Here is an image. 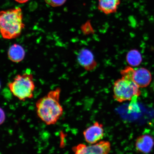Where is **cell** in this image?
Returning a JSON list of instances; mask_svg holds the SVG:
<instances>
[{
    "label": "cell",
    "instance_id": "16",
    "mask_svg": "<svg viewBox=\"0 0 154 154\" xmlns=\"http://www.w3.org/2000/svg\"><path fill=\"white\" fill-rule=\"evenodd\" d=\"M1 82H0V90H1Z\"/></svg>",
    "mask_w": 154,
    "mask_h": 154
},
{
    "label": "cell",
    "instance_id": "3",
    "mask_svg": "<svg viewBox=\"0 0 154 154\" xmlns=\"http://www.w3.org/2000/svg\"><path fill=\"white\" fill-rule=\"evenodd\" d=\"M8 86L11 93L21 101L34 97L35 86L33 75L30 72L17 75L13 81L9 83Z\"/></svg>",
    "mask_w": 154,
    "mask_h": 154
},
{
    "label": "cell",
    "instance_id": "2",
    "mask_svg": "<svg viewBox=\"0 0 154 154\" xmlns=\"http://www.w3.org/2000/svg\"><path fill=\"white\" fill-rule=\"evenodd\" d=\"M25 24L22 9L19 7L0 11V34L6 39L19 37Z\"/></svg>",
    "mask_w": 154,
    "mask_h": 154
},
{
    "label": "cell",
    "instance_id": "15",
    "mask_svg": "<svg viewBox=\"0 0 154 154\" xmlns=\"http://www.w3.org/2000/svg\"><path fill=\"white\" fill-rule=\"evenodd\" d=\"M17 3L20 4H23L27 2L29 0H14Z\"/></svg>",
    "mask_w": 154,
    "mask_h": 154
},
{
    "label": "cell",
    "instance_id": "1",
    "mask_svg": "<svg viewBox=\"0 0 154 154\" xmlns=\"http://www.w3.org/2000/svg\"><path fill=\"white\" fill-rule=\"evenodd\" d=\"M61 92V88H57L36 102L38 116L47 125L56 124L63 114V107L60 103Z\"/></svg>",
    "mask_w": 154,
    "mask_h": 154
},
{
    "label": "cell",
    "instance_id": "9",
    "mask_svg": "<svg viewBox=\"0 0 154 154\" xmlns=\"http://www.w3.org/2000/svg\"><path fill=\"white\" fill-rule=\"evenodd\" d=\"M98 9L106 15L117 12L121 0H98Z\"/></svg>",
    "mask_w": 154,
    "mask_h": 154
},
{
    "label": "cell",
    "instance_id": "6",
    "mask_svg": "<svg viewBox=\"0 0 154 154\" xmlns=\"http://www.w3.org/2000/svg\"><path fill=\"white\" fill-rule=\"evenodd\" d=\"M103 125L98 121L85 130L83 134L85 141L88 144H94L100 141L104 136Z\"/></svg>",
    "mask_w": 154,
    "mask_h": 154
},
{
    "label": "cell",
    "instance_id": "7",
    "mask_svg": "<svg viewBox=\"0 0 154 154\" xmlns=\"http://www.w3.org/2000/svg\"><path fill=\"white\" fill-rule=\"evenodd\" d=\"M152 75L147 69L141 67L135 70L133 81L140 88L146 87L151 83Z\"/></svg>",
    "mask_w": 154,
    "mask_h": 154
},
{
    "label": "cell",
    "instance_id": "8",
    "mask_svg": "<svg viewBox=\"0 0 154 154\" xmlns=\"http://www.w3.org/2000/svg\"><path fill=\"white\" fill-rule=\"evenodd\" d=\"M154 140L152 137L149 134H143L137 138L135 142L136 149L138 152L149 153L152 149Z\"/></svg>",
    "mask_w": 154,
    "mask_h": 154
},
{
    "label": "cell",
    "instance_id": "14",
    "mask_svg": "<svg viewBox=\"0 0 154 154\" xmlns=\"http://www.w3.org/2000/svg\"><path fill=\"white\" fill-rule=\"evenodd\" d=\"M6 116L3 109L0 107V125L5 122V120Z\"/></svg>",
    "mask_w": 154,
    "mask_h": 154
},
{
    "label": "cell",
    "instance_id": "4",
    "mask_svg": "<svg viewBox=\"0 0 154 154\" xmlns=\"http://www.w3.org/2000/svg\"><path fill=\"white\" fill-rule=\"evenodd\" d=\"M139 88L133 81L122 77L115 81L113 84V97L120 103L130 101L134 96L140 95L141 92Z\"/></svg>",
    "mask_w": 154,
    "mask_h": 154
},
{
    "label": "cell",
    "instance_id": "12",
    "mask_svg": "<svg viewBox=\"0 0 154 154\" xmlns=\"http://www.w3.org/2000/svg\"><path fill=\"white\" fill-rule=\"evenodd\" d=\"M126 60L128 64L131 66H139L141 63L142 60L141 54L137 50H131L127 54Z\"/></svg>",
    "mask_w": 154,
    "mask_h": 154
},
{
    "label": "cell",
    "instance_id": "5",
    "mask_svg": "<svg viewBox=\"0 0 154 154\" xmlns=\"http://www.w3.org/2000/svg\"><path fill=\"white\" fill-rule=\"evenodd\" d=\"M111 149L110 142L107 140H100L88 145L80 143L72 148V152L76 154H107Z\"/></svg>",
    "mask_w": 154,
    "mask_h": 154
},
{
    "label": "cell",
    "instance_id": "10",
    "mask_svg": "<svg viewBox=\"0 0 154 154\" xmlns=\"http://www.w3.org/2000/svg\"><path fill=\"white\" fill-rule=\"evenodd\" d=\"M26 53L22 46L15 44L11 46L8 51V56L10 60L14 63H18L24 58Z\"/></svg>",
    "mask_w": 154,
    "mask_h": 154
},
{
    "label": "cell",
    "instance_id": "11",
    "mask_svg": "<svg viewBox=\"0 0 154 154\" xmlns=\"http://www.w3.org/2000/svg\"><path fill=\"white\" fill-rule=\"evenodd\" d=\"M78 60L81 65L87 70H92L91 66L94 63V57L91 52L87 50H84L80 52L78 57Z\"/></svg>",
    "mask_w": 154,
    "mask_h": 154
},
{
    "label": "cell",
    "instance_id": "13",
    "mask_svg": "<svg viewBox=\"0 0 154 154\" xmlns=\"http://www.w3.org/2000/svg\"><path fill=\"white\" fill-rule=\"evenodd\" d=\"M47 5L53 7H60L66 3L67 0H44Z\"/></svg>",
    "mask_w": 154,
    "mask_h": 154
}]
</instances>
